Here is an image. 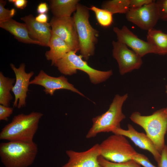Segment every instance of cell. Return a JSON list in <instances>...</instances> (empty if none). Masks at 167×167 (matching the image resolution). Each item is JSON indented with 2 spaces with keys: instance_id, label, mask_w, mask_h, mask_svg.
I'll return each mask as SVG.
<instances>
[{
  "instance_id": "1",
  "label": "cell",
  "mask_w": 167,
  "mask_h": 167,
  "mask_svg": "<svg viewBox=\"0 0 167 167\" xmlns=\"http://www.w3.org/2000/svg\"><path fill=\"white\" fill-rule=\"evenodd\" d=\"M43 116L42 113L36 112L15 116L11 122L2 129L0 139L9 141L33 142Z\"/></svg>"
},
{
  "instance_id": "2",
  "label": "cell",
  "mask_w": 167,
  "mask_h": 167,
  "mask_svg": "<svg viewBox=\"0 0 167 167\" xmlns=\"http://www.w3.org/2000/svg\"><path fill=\"white\" fill-rule=\"evenodd\" d=\"M36 144L9 141L0 144L1 161L6 167H27L34 161L38 152Z\"/></svg>"
},
{
  "instance_id": "3",
  "label": "cell",
  "mask_w": 167,
  "mask_h": 167,
  "mask_svg": "<svg viewBox=\"0 0 167 167\" xmlns=\"http://www.w3.org/2000/svg\"><path fill=\"white\" fill-rule=\"evenodd\" d=\"M130 118L141 126L146 134L161 152L165 146V136L167 131V112L165 108L160 109L152 114L142 115L139 112H133Z\"/></svg>"
},
{
  "instance_id": "4",
  "label": "cell",
  "mask_w": 167,
  "mask_h": 167,
  "mask_svg": "<svg viewBox=\"0 0 167 167\" xmlns=\"http://www.w3.org/2000/svg\"><path fill=\"white\" fill-rule=\"evenodd\" d=\"M89 10V8L79 3L73 17L78 37L80 55L86 61L94 54L99 36V32L90 23Z\"/></svg>"
},
{
  "instance_id": "5",
  "label": "cell",
  "mask_w": 167,
  "mask_h": 167,
  "mask_svg": "<svg viewBox=\"0 0 167 167\" xmlns=\"http://www.w3.org/2000/svg\"><path fill=\"white\" fill-rule=\"evenodd\" d=\"M128 97L127 93L122 96L116 95L109 109L105 113L92 118V124L86 138L94 137L100 133L112 132L115 128L120 127V122L126 118L122 112V107Z\"/></svg>"
},
{
  "instance_id": "6",
  "label": "cell",
  "mask_w": 167,
  "mask_h": 167,
  "mask_svg": "<svg viewBox=\"0 0 167 167\" xmlns=\"http://www.w3.org/2000/svg\"><path fill=\"white\" fill-rule=\"evenodd\" d=\"M76 53L71 50L55 63L54 65L61 73L71 75L76 74L77 70H80L87 73L91 83L95 84L105 81L113 75L112 70L100 71L91 67L83 59L81 55H77Z\"/></svg>"
},
{
  "instance_id": "7",
  "label": "cell",
  "mask_w": 167,
  "mask_h": 167,
  "mask_svg": "<svg viewBox=\"0 0 167 167\" xmlns=\"http://www.w3.org/2000/svg\"><path fill=\"white\" fill-rule=\"evenodd\" d=\"M124 136L114 134L99 144L101 155L112 162L120 163L132 160L137 152Z\"/></svg>"
},
{
  "instance_id": "8",
  "label": "cell",
  "mask_w": 167,
  "mask_h": 167,
  "mask_svg": "<svg viewBox=\"0 0 167 167\" xmlns=\"http://www.w3.org/2000/svg\"><path fill=\"white\" fill-rule=\"evenodd\" d=\"M52 35L58 36L77 52L79 51L78 37L73 17L58 18L53 16L49 22Z\"/></svg>"
},
{
  "instance_id": "9",
  "label": "cell",
  "mask_w": 167,
  "mask_h": 167,
  "mask_svg": "<svg viewBox=\"0 0 167 167\" xmlns=\"http://www.w3.org/2000/svg\"><path fill=\"white\" fill-rule=\"evenodd\" d=\"M112 44L113 56L118 63L121 75H123L140 67L143 61L139 55L118 41H113Z\"/></svg>"
},
{
  "instance_id": "10",
  "label": "cell",
  "mask_w": 167,
  "mask_h": 167,
  "mask_svg": "<svg viewBox=\"0 0 167 167\" xmlns=\"http://www.w3.org/2000/svg\"><path fill=\"white\" fill-rule=\"evenodd\" d=\"M126 14L129 21L148 31L153 28L160 19L158 7L154 1L139 8L130 9Z\"/></svg>"
},
{
  "instance_id": "11",
  "label": "cell",
  "mask_w": 167,
  "mask_h": 167,
  "mask_svg": "<svg viewBox=\"0 0 167 167\" xmlns=\"http://www.w3.org/2000/svg\"><path fill=\"white\" fill-rule=\"evenodd\" d=\"M10 66L15 76V82L11 91L15 96L13 106L19 109L26 106L30 79L34 73L33 71L26 72L25 64L24 63H21L18 68L16 67L12 63L10 64Z\"/></svg>"
},
{
  "instance_id": "12",
  "label": "cell",
  "mask_w": 167,
  "mask_h": 167,
  "mask_svg": "<svg viewBox=\"0 0 167 167\" xmlns=\"http://www.w3.org/2000/svg\"><path fill=\"white\" fill-rule=\"evenodd\" d=\"M113 31L116 35L118 41L130 47L142 58L148 54H157L155 47L138 38L126 26H123L121 29L114 27Z\"/></svg>"
},
{
  "instance_id": "13",
  "label": "cell",
  "mask_w": 167,
  "mask_h": 167,
  "mask_svg": "<svg viewBox=\"0 0 167 167\" xmlns=\"http://www.w3.org/2000/svg\"><path fill=\"white\" fill-rule=\"evenodd\" d=\"M30 84L38 85L43 87L45 94L51 96L54 95L56 91L64 89L71 91L85 97L73 84L69 82L67 79L64 76L53 77L47 74L43 70H41L38 75L30 81Z\"/></svg>"
},
{
  "instance_id": "14",
  "label": "cell",
  "mask_w": 167,
  "mask_h": 167,
  "mask_svg": "<svg viewBox=\"0 0 167 167\" xmlns=\"http://www.w3.org/2000/svg\"><path fill=\"white\" fill-rule=\"evenodd\" d=\"M66 153L69 159L62 167H102L98 160L101 155L99 144L96 143L84 151L70 150H66Z\"/></svg>"
},
{
  "instance_id": "15",
  "label": "cell",
  "mask_w": 167,
  "mask_h": 167,
  "mask_svg": "<svg viewBox=\"0 0 167 167\" xmlns=\"http://www.w3.org/2000/svg\"><path fill=\"white\" fill-rule=\"evenodd\" d=\"M112 132L113 134L122 135L128 138L136 146L151 152L157 163L160 161L161 153L151 140L146 134L137 131L131 124L128 125L127 130H125L121 127L117 128L114 129Z\"/></svg>"
},
{
  "instance_id": "16",
  "label": "cell",
  "mask_w": 167,
  "mask_h": 167,
  "mask_svg": "<svg viewBox=\"0 0 167 167\" xmlns=\"http://www.w3.org/2000/svg\"><path fill=\"white\" fill-rule=\"evenodd\" d=\"M26 24L31 36L48 46L52 36L50 25L49 23H42L35 20L32 14L26 15L20 18Z\"/></svg>"
},
{
  "instance_id": "17",
  "label": "cell",
  "mask_w": 167,
  "mask_h": 167,
  "mask_svg": "<svg viewBox=\"0 0 167 167\" xmlns=\"http://www.w3.org/2000/svg\"><path fill=\"white\" fill-rule=\"evenodd\" d=\"M0 27L9 32L19 42L45 46L40 42L31 37L25 23L18 22L11 19L5 22L0 23Z\"/></svg>"
},
{
  "instance_id": "18",
  "label": "cell",
  "mask_w": 167,
  "mask_h": 167,
  "mask_svg": "<svg viewBox=\"0 0 167 167\" xmlns=\"http://www.w3.org/2000/svg\"><path fill=\"white\" fill-rule=\"evenodd\" d=\"M48 47L50 49L46 52L45 57L51 61V65L69 51L72 50L70 47L62 39L55 35H52Z\"/></svg>"
},
{
  "instance_id": "19",
  "label": "cell",
  "mask_w": 167,
  "mask_h": 167,
  "mask_svg": "<svg viewBox=\"0 0 167 167\" xmlns=\"http://www.w3.org/2000/svg\"><path fill=\"white\" fill-rule=\"evenodd\" d=\"M79 0H51L49 6L54 16L58 18L71 17L75 11Z\"/></svg>"
},
{
  "instance_id": "20",
  "label": "cell",
  "mask_w": 167,
  "mask_h": 167,
  "mask_svg": "<svg viewBox=\"0 0 167 167\" xmlns=\"http://www.w3.org/2000/svg\"><path fill=\"white\" fill-rule=\"evenodd\" d=\"M147 39V41L156 48L158 54H167V34L152 28L148 31Z\"/></svg>"
},
{
  "instance_id": "21",
  "label": "cell",
  "mask_w": 167,
  "mask_h": 167,
  "mask_svg": "<svg viewBox=\"0 0 167 167\" xmlns=\"http://www.w3.org/2000/svg\"><path fill=\"white\" fill-rule=\"evenodd\" d=\"M15 79L5 76L0 72V104L9 107L13 96L10 92L13 87Z\"/></svg>"
},
{
  "instance_id": "22",
  "label": "cell",
  "mask_w": 167,
  "mask_h": 167,
  "mask_svg": "<svg viewBox=\"0 0 167 167\" xmlns=\"http://www.w3.org/2000/svg\"><path fill=\"white\" fill-rule=\"evenodd\" d=\"M130 0H111L104 1L101 5L102 9L113 14H126L130 9Z\"/></svg>"
},
{
  "instance_id": "23",
  "label": "cell",
  "mask_w": 167,
  "mask_h": 167,
  "mask_svg": "<svg viewBox=\"0 0 167 167\" xmlns=\"http://www.w3.org/2000/svg\"><path fill=\"white\" fill-rule=\"evenodd\" d=\"M89 9L94 12L97 21L101 26L108 27L112 24L113 22V14L109 11L93 6Z\"/></svg>"
},
{
  "instance_id": "24",
  "label": "cell",
  "mask_w": 167,
  "mask_h": 167,
  "mask_svg": "<svg viewBox=\"0 0 167 167\" xmlns=\"http://www.w3.org/2000/svg\"><path fill=\"white\" fill-rule=\"evenodd\" d=\"M98 160L102 167H142L133 160L122 163H114L105 159L101 156L99 157Z\"/></svg>"
},
{
  "instance_id": "25",
  "label": "cell",
  "mask_w": 167,
  "mask_h": 167,
  "mask_svg": "<svg viewBox=\"0 0 167 167\" xmlns=\"http://www.w3.org/2000/svg\"><path fill=\"white\" fill-rule=\"evenodd\" d=\"M6 1L0 0V23L5 22L11 19L15 15L16 11L12 8L8 10L5 8Z\"/></svg>"
},
{
  "instance_id": "26",
  "label": "cell",
  "mask_w": 167,
  "mask_h": 167,
  "mask_svg": "<svg viewBox=\"0 0 167 167\" xmlns=\"http://www.w3.org/2000/svg\"><path fill=\"white\" fill-rule=\"evenodd\" d=\"M132 160L143 167H157L152 164L146 156L138 152L132 156Z\"/></svg>"
},
{
  "instance_id": "27",
  "label": "cell",
  "mask_w": 167,
  "mask_h": 167,
  "mask_svg": "<svg viewBox=\"0 0 167 167\" xmlns=\"http://www.w3.org/2000/svg\"><path fill=\"white\" fill-rule=\"evenodd\" d=\"M159 10L160 19L167 20V0H159L156 2Z\"/></svg>"
},
{
  "instance_id": "28",
  "label": "cell",
  "mask_w": 167,
  "mask_h": 167,
  "mask_svg": "<svg viewBox=\"0 0 167 167\" xmlns=\"http://www.w3.org/2000/svg\"><path fill=\"white\" fill-rule=\"evenodd\" d=\"M13 108L0 105V120L7 121L8 118L12 114Z\"/></svg>"
},
{
  "instance_id": "29",
  "label": "cell",
  "mask_w": 167,
  "mask_h": 167,
  "mask_svg": "<svg viewBox=\"0 0 167 167\" xmlns=\"http://www.w3.org/2000/svg\"><path fill=\"white\" fill-rule=\"evenodd\" d=\"M153 1L152 0H130V9L139 8L145 5L151 3Z\"/></svg>"
},
{
  "instance_id": "30",
  "label": "cell",
  "mask_w": 167,
  "mask_h": 167,
  "mask_svg": "<svg viewBox=\"0 0 167 167\" xmlns=\"http://www.w3.org/2000/svg\"><path fill=\"white\" fill-rule=\"evenodd\" d=\"M161 157L158 167H167V146L165 145L161 152Z\"/></svg>"
},
{
  "instance_id": "31",
  "label": "cell",
  "mask_w": 167,
  "mask_h": 167,
  "mask_svg": "<svg viewBox=\"0 0 167 167\" xmlns=\"http://www.w3.org/2000/svg\"><path fill=\"white\" fill-rule=\"evenodd\" d=\"M8 1L13 3L17 8L20 9L25 8L27 6L28 2L27 0H9Z\"/></svg>"
},
{
  "instance_id": "32",
  "label": "cell",
  "mask_w": 167,
  "mask_h": 167,
  "mask_svg": "<svg viewBox=\"0 0 167 167\" xmlns=\"http://www.w3.org/2000/svg\"><path fill=\"white\" fill-rule=\"evenodd\" d=\"M49 11V8L46 3L41 2L37 7V12L39 14H46Z\"/></svg>"
},
{
  "instance_id": "33",
  "label": "cell",
  "mask_w": 167,
  "mask_h": 167,
  "mask_svg": "<svg viewBox=\"0 0 167 167\" xmlns=\"http://www.w3.org/2000/svg\"><path fill=\"white\" fill-rule=\"evenodd\" d=\"M37 21L42 23H47L48 20V16L46 14H39L35 17Z\"/></svg>"
},
{
  "instance_id": "34",
  "label": "cell",
  "mask_w": 167,
  "mask_h": 167,
  "mask_svg": "<svg viewBox=\"0 0 167 167\" xmlns=\"http://www.w3.org/2000/svg\"><path fill=\"white\" fill-rule=\"evenodd\" d=\"M165 92L167 93V85L165 86Z\"/></svg>"
},
{
  "instance_id": "35",
  "label": "cell",
  "mask_w": 167,
  "mask_h": 167,
  "mask_svg": "<svg viewBox=\"0 0 167 167\" xmlns=\"http://www.w3.org/2000/svg\"><path fill=\"white\" fill-rule=\"evenodd\" d=\"M165 108H166V111H167V107Z\"/></svg>"
}]
</instances>
